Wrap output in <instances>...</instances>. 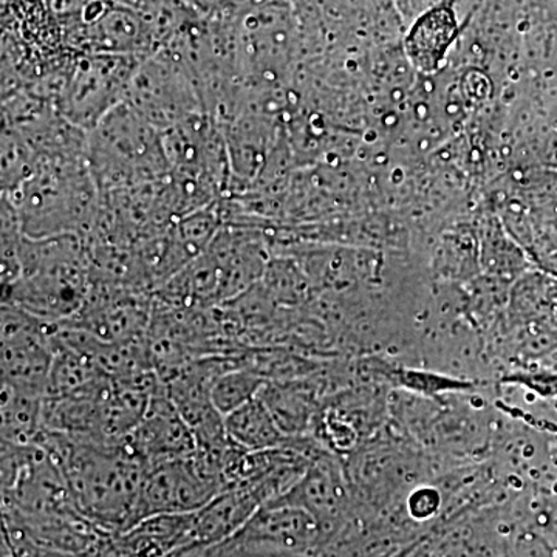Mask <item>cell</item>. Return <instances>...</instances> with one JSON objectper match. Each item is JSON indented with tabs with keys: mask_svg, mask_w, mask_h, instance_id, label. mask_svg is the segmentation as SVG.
<instances>
[{
	"mask_svg": "<svg viewBox=\"0 0 557 557\" xmlns=\"http://www.w3.org/2000/svg\"><path fill=\"white\" fill-rule=\"evenodd\" d=\"M35 445L58 461L73 504L95 527L116 536L137 523L146 467L123 445L98 446L46 428Z\"/></svg>",
	"mask_w": 557,
	"mask_h": 557,
	"instance_id": "1",
	"label": "cell"
},
{
	"mask_svg": "<svg viewBox=\"0 0 557 557\" xmlns=\"http://www.w3.org/2000/svg\"><path fill=\"white\" fill-rule=\"evenodd\" d=\"M2 197L16 209L22 233L32 239L65 234L87 237L101 209L100 189L86 153L38 156L32 174Z\"/></svg>",
	"mask_w": 557,
	"mask_h": 557,
	"instance_id": "2",
	"label": "cell"
},
{
	"mask_svg": "<svg viewBox=\"0 0 557 557\" xmlns=\"http://www.w3.org/2000/svg\"><path fill=\"white\" fill-rule=\"evenodd\" d=\"M21 273L3 288L2 304L21 309L49 322L75 317L91 287L90 256L78 234L32 239L24 234L20 245Z\"/></svg>",
	"mask_w": 557,
	"mask_h": 557,
	"instance_id": "3",
	"label": "cell"
},
{
	"mask_svg": "<svg viewBox=\"0 0 557 557\" xmlns=\"http://www.w3.org/2000/svg\"><path fill=\"white\" fill-rule=\"evenodd\" d=\"M86 157L101 196L160 182L171 172L163 132L127 101L87 134Z\"/></svg>",
	"mask_w": 557,
	"mask_h": 557,
	"instance_id": "4",
	"label": "cell"
},
{
	"mask_svg": "<svg viewBox=\"0 0 557 557\" xmlns=\"http://www.w3.org/2000/svg\"><path fill=\"white\" fill-rule=\"evenodd\" d=\"M127 102L163 134L208 113L199 81L168 49L139 60L132 75Z\"/></svg>",
	"mask_w": 557,
	"mask_h": 557,
	"instance_id": "5",
	"label": "cell"
},
{
	"mask_svg": "<svg viewBox=\"0 0 557 557\" xmlns=\"http://www.w3.org/2000/svg\"><path fill=\"white\" fill-rule=\"evenodd\" d=\"M139 60L126 54H76L58 98L61 115L89 134L110 110L127 101Z\"/></svg>",
	"mask_w": 557,
	"mask_h": 557,
	"instance_id": "6",
	"label": "cell"
},
{
	"mask_svg": "<svg viewBox=\"0 0 557 557\" xmlns=\"http://www.w3.org/2000/svg\"><path fill=\"white\" fill-rule=\"evenodd\" d=\"M53 358L51 324L2 304V381L47 397Z\"/></svg>",
	"mask_w": 557,
	"mask_h": 557,
	"instance_id": "7",
	"label": "cell"
},
{
	"mask_svg": "<svg viewBox=\"0 0 557 557\" xmlns=\"http://www.w3.org/2000/svg\"><path fill=\"white\" fill-rule=\"evenodd\" d=\"M222 491V483L200 467L194 454L153 465L143 479L137 523L150 516L197 511Z\"/></svg>",
	"mask_w": 557,
	"mask_h": 557,
	"instance_id": "8",
	"label": "cell"
},
{
	"mask_svg": "<svg viewBox=\"0 0 557 557\" xmlns=\"http://www.w3.org/2000/svg\"><path fill=\"white\" fill-rule=\"evenodd\" d=\"M236 537L249 547L278 557H313L327 544L311 512L278 498L262 505Z\"/></svg>",
	"mask_w": 557,
	"mask_h": 557,
	"instance_id": "9",
	"label": "cell"
},
{
	"mask_svg": "<svg viewBox=\"0 0 557 557\" xmlns=\"http://www.w3.org/2000/svg\"><path fill=\"white\" fill-rule=\"evenodd\" d=\"M123 446L146 468L188 457L197 448L196 437L172 401L168 388H161L153 395L145 417L124 440Z\"/></svg>",
	"mask_w": 557,
	"mask_h": 557,
	"instance_id": "10",
	"label": "cell"
},
{
	"mask_svg": "<svg viewBox=\"0 0 557 557\" xmlns=\"http://www.w3.org/2000/svg\"><path fill=\"white\" fill-rule=\"evenodd\" d=\"M262 505V498L251 486L222 491L205 507L194 511V542L219 544L236 536Z\"/></svg>",
	"mask_w": 557,
	"mask_h": 557,
	"instance_id": "11",
	"label": "cell"
},
{
	"mask_svg": "<svg viewBox=\"0 0 557 557\" xmlns=\"http://www.w3.org/2000/svg\"><path fill=\"white\" fill-rule=\"evenodd\" d=\"M457 35L456 13L446 0L429 10L413 24L406 38V53L421 72H435L445 61Z\"/></svg>",
	"mask_w": 557,
	"mask_h": 557,
	"instance_id": "12",
	"label": "cell"
},
{
	"mask_svg": "<svg viewBox=\"0 0 557 557\" xmlns=\"http://www.w3.org/2000/svg\"><path fill=\"white\" fill-rule=\"evenodd\" d=\"M2 440L14 445H33L44 428L46 397L2 381Z\"/></svg>",
	"mask_w": 557,
	"mask_h": 557,
	"instance_id": "13",
	"label": "cell"
},
{
	"mask_svg": "<svg viewBox=\"0 0 557 557\" xmlns=\"http://www.w3.org/2000/svg\"><path fill=\"white\" fill-rule=\"evenodd\" d=\"M226 434L242 449L258 453L281 448L282 432L260 395L225 417Z\"/></svg>",
	"mask_w": 557,
	"mask_h": 557,
	"instance_id": "14",
	"label": "cell"
},
{
	"mask_svg": "<svg viewBox=\"0 0 557 557\" xmlns=\"http://www.w3.org/2000/svg\"><path fill=\"white\" fill-rule=\"evenodd\" d=\"M265 386V381L255 370L240 366L226 370L212 386V405L223 417L230 416L234 410L258 398Z\"/></svg>",
	"mask_w": 557,
	"mask_h": 557,
	"instance_id": "15",
	"label": "cell"
},
{
	"mask_svg": "<svg viewBox=\"0 0 557 557\" xmlns=\"http://www.w3.org/2000/svg\"><path fill=\"white\" fill-rule=\"evenodd\" d=\"M42 2L51 20L60 25L65 35V32L72 30L79 24L87 0H42Z\"/></svg>",
	"mask_w": 557,
	"mask_h": 557,
	"instance_id": "16",
	"label": "cell"
}]
</instances>
